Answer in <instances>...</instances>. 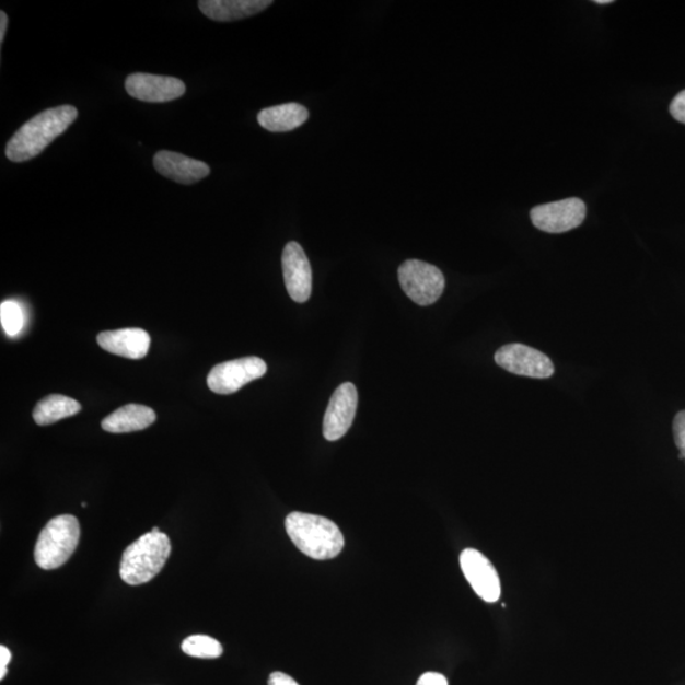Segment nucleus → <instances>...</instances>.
Returning <instances> with one entry per match:
<instances>
[{
	"label": "nucleus",
	"instance_id": "6ab92c4d",
	"mask_svg": "<svg viewBox=\"0 0 685 685\" xmlns=\"http://www.w3.org/2000/svg\"><path fill=\"white\" fill-rule=\"evenodd\" d=\"M182 651L198 659H217L222 655V645L213 637L194 635L182 642Z\"/></svg>",
	"mask_w": 685,
	"mask_h": 685
},
{
	"label": "nucleus",
	"instance_id": "0eeeda50",
	"mask_svg": "<svg viewBox=\"0 0 685 685\" xmlns=\"http://www.w3.org/2000/svg\"><path fill=\"white\" fill-rule=\"evenodd\" d=\"M585 217L587 206L576 197L539 205L531 210L532 224L549 234H561L577 229L583 224Z\"/></svg>",
	"mask_w": 685,
	"mask_h": 685
},
{
	"label": "nucleus",
	"instance_id": "393cba45",
	"mask_svg": "<svg viewBox=\"0 0 685 685\" xmlns=\"http://www.w3.org/2000/svg\"><path fill=\"white\" fill-rule=\"evenodd\" d=\"M11 659V651L5 647H0V680L4 678L7 674V665L10 664Z\"/></svg>",
	"mask_w": 685,
	"mask_h": 685
},
{
	"label": "nucleus",
	"instance_id": "bb28decb",
	"mask_svg": "<svg viewBox=\"0 0 685 685\" xmlns=\"http://www.w3.org/2000/svg\"><path fill=\"white\" fill-rule=\"evenodd\" d=\"M596 4H611L613 3L612 0H595Z\"/></svg>",
	"mask_w": 685,
	"mask_h": 685
},
{
	"label": "nucleus",
	"instance_id": "a211bd4d",
	"mask_svg": "<svg viewBox=\"0 0 685 685\" xmlns=\"http://www.w3.org/2000/svg\"><path fill=\"white\" fill-rule=\"evenodd\" d=\"M82 410V405L69 396L50 395L37 403L34 409V420L38 426H50L61 419L74 417Z\"/></svg>",
	"mask_w": 685,
	"mask_h": 685
},
{
	"label": "nucleus",
	"instance_id": "ddd939ff",
	"mask_svg": "<svg viewBox=\"0 0 685 685\" xmlns=\"http://www.w3.org/2000/svg\"><path fill=\"white\" fill-rule=\"evenodd\" d=\"M155 170L181 185H194L211 173L210 166L196 159L162 150L154 156Z\"/></svg>",
	"mask_w": 685,
	"mask_h": 685
},
{
	"label": "nucleus",
	"instance_id": "5701e85b",
	"mask_svg": "<svg viewBox=\"0 0 685 685\" xmlns=\"http://www.w3.org/2000/svg\"><path fill=\"white\" fill-rule=\"evenodd\" d=\"M417 685H449V681L440 673L429 672L420 676Z\"/></svg>",
	"mask_w": 685,
	"mask_h": 685
},
{
	"label": "nucleus",
	"instance_id": "423d86ee",
	"mask_svg": "<svg viewBox=\"0 0 685 685\" xmlns=\"http://www.w3.org/2000/svg\"><path fill=\"white\" fill-rule=\"evenodd\" d=\"M266 372L267 364L262 358H239V360L214 365L207 376V386L214 394L230 395L239 392L249 382L265 376Z\"/></svg>",
	"mask_w": 685,
	"mask_h": 685
},
{
	"label": "nucleus",
	"instance_id": "20e7f679",
	"mask_svg": "<svg viewBox=\"0 0 685 685\" xmlns=\"http://www.w3.org/2000/svg\"><path fill=\"white\" fill-rule=\"evenodd\" d=\"M81 538V527L74 515L53 518L39 533L35 561L44 570L59 569L74 554Z\"/></svg>",
	"mask_w": 685,
	"mask_h": 685
},
{
	"label": "nucleus",
	"instance_id": "412c9836",
	"mask_svg": "<svg viewBox=\"0 0 685 685\" xmlns=\"http://www.w3.org/2000/svg\"><path fill=\"white\" fill-rule=\"evenodd\" d=\"M673 433L676 448L681 451V457L685 460V410L676 414L673 421Z\"/></svg>",
	"mask_w": 685,
	"mask_h": 685
},
{
	"label": "nucleus",
	"instance_id": "39448f33",
	"mask_svg": "<svg viewBox=\"0 0 685 685\" xmlns=\"http://www.w3.org/2000/svg\"><path fill=\"white\" fill-rule=\"evenodd\" d=\"M399 282L406 297L420 306L434 304L442 297L445 287L442 270L418 259L403 263Z\"/></svg>",
	"mask_w": 685,
	"mask_h": 685
},
{
	"label": "nucleus",
	"instance_id": "4be33fe9",
	"mask_svg": "<svg viewBox=\"0 0 685 685\" xmlns=\"http://www.w3.org/2000/svg\"><path fill=\"white\" fill-rule=\"evenodd\" d=\"M671 114L676 119L685 125V91L675 95V98L671 105Z\"/></svg>",
	"mask_w": 685,
	"mask_h": 685
},
{
	"label": "nucleus",
	"instance_id": "dca6fc26",
	"mask_svg": "<svg viewBox=\"0 0 685 685\" xmlns=\"http://www.w3.org/2000/svg\"><path fill=\"white\" fill-rule=\"evenodd\" d=\"M156 420V414L149 406L129 404L115 410L102 421L103 430L108 433H131L147 429Z\"/></svg>",
	"mask_w": 685,
	"mask_h": 685
},
{
	"label": "nucleus",
	"instance_id": "f257e3e1",
	"mask_svg": "<svg viewBox=\"0 0 685 685\" xmlns=\"http://www.w3.org/2000/svg\"><path fill=\"white\" fill-rule=\"evenodd\" d=\"M77 117L78 109L69 105L46 109L32 117L8 141L7 158L14 163L31 161L66 132Z\"/></svg>",
	"mask_w": 685,
	"mask_h": 685
},
{
	"label": "nucleus",
	"instance_id": "9b49d317",
	"mask_svg": "<svg viewBox=\"0 0 685 685\" xmlns=\"http://www.w3.org/2000/svg\"><path fill=\"white\" fill-rule=\"evenodd\" d=\"M358 405V393L352 382L341 384L326 409L323 433L325 440L338 441L352 427Z\"/></svg>",
	"mask_w": 685,
	"mask_h": 685
},
{
	"label": "nucleus",
	"instance_id": "f8f14e48",
	"mask_svg": "<svg viewBox=\"0 0 685 685\" xmlns=\"http://www.w3.org/2000/svg\"><path fill=\"white\" fill-rule=\"evenodd\" d=\"M125 88L132 98L149 103L171 102L186 93V85L181 79L147 73L127 77Z\"/></svg>",
	"mask_w": 685,
	"mask_h": 685
},
{
	"label": "nucleus",
	"instance_id": "b1692460",
	"mask_svg": "<svg viewBox=\"0 0 685 685\" xmlns=\"http://www.w3.org/2000/svg\"><path fill=\"white\" fill-rule=\"evenodd\" d=\"M268 685H299L297 681L281 672L270 674Z\"/></svg>",
	"mask_w": 685,
	"mask_h": 685
},
{
	"label": "nucleus",
	"instance_id": "aec40b11",
	"mask_svg": "<svg viewBox=\"0 0 685 685\" xmlns=\"http://www.w3.org/2000/svg\"><path fill=\"white\" fill-rule=\"evenodd\" d=\"M0 322H2L3 329L7 336L15 337L23 329L25 325V316L21 306L15 301H4L0 305Z\"/></svg>",
	"mask_w": 685,
	"mask_h": 685
},
{
	"label": "nucleus",
	"instance_id": "f3484780",
	"mask_svg": "<svg viewBox=\"0 0 685 685\" xmlns=\"http://www.w3.org/2000/svg\"><path fill=\"white\" fill-rule=\"evenodd\" d=\"M307 118L309 111L304 106L299 103H287V105L262 109L258 123L263 129L270 132H287L304 125Z\"/></svg>",
	"mask_w": 685,
	"mask_h": 685
},
{
	"label": "nucleus",
	"instance_id": "2eb2a0df",
	"mask_svg": "<svg viewBox=\"0 0 685 685\" xmlns=\"http://www.w3.org/2000/svg\"><path fill=\"white\" fill-rule=\"evenodd\" d=\"M272 4L270 0H201L198 2L206 18L218 22L248 19Z\"/></svg>",
	"mask_w": 685,
	"mask_h": 685
},
{
	"label": "nucleus",
	"instance_id": "9d476101",
	"mask_svg": "<svg viewBox=\"0 0 685 685\" xmlns=\"http://www.w3.org/2000/svg\"><path fill=\"white\" fill-rule=\"evenodd\" d=\"M282 269L287 292L299 304H304L313 292V270L304 249L297 242L285 246Z\"/></svg>",
	"mask_w": 685,
	"mask_h": 685
},
{
	"label": "nucleus",
	"instance_id": "4468645a",
	"mask_svg": "<svg viewBox=\"0 0 685 685\" xmlns=\"http://www.w3.org/2000/svg\"><path fill=\"white\" fill-rule=\"evenodd\" d=\"M97 341L101 348L129 360H141L149 352V333L139 328L102 332Z\"/></svg>",
	"mask_w": 685,
	"mask_h": 685
},
{
	"label": "nucleus",
	"instance_id": "7ed1b4c3",
	"mask_svg": "<svg viewBox=\"0 0 685 685\" xmlns=\"http://www.w3.org/2000/svg\"><path fill=\"white\" fill-rule=\"evenodd\" d=\"M171 552L170 537L164 533H146L125 549L119 577L129 585L146 584L163 570Z\"/></svg>",
	"mask_w": 685,
	"mask_h": 685
},
{
	"label": "nucleus",
	"instance_id": "6e6552de",
	"mask_svg": "<svg viewBox=\"0 0 685 685\" xmlns=\"http://www.w3.org/2000/svg\"><path fill=\"white\" fill-rule=\"evenodd\" d=\"M496 362L508 372L531 379H548L555 373V365L539 350L512 342L497 350Z\"/></svg>",
	"mask_w": 685,
	"mask_h": 685
},
{
	"label": "nucleus",
	"instance_id": "a878e982",
	"mask_svg": "<svg viewBox=\"0 0 685 685\" xmlns=\"http://www.w3.org/2000/svg\"><path fill=\"white\" fill-rule=\"evenodd\" d=\"M0 20H2V23H0V43L3 44L8 26V15L5 12L2 11V13H0Z\"/></svg>",
	"mask_w": 685,
	"mask_h": 685
},
{
	"label": "nucleus",
	"instance_id": "1a4fd4ad",
	"mask_svg": "<svg viewBox=\"0 0 685 685\" xmlns=\"http://www.w3.org/2000/svg\"><path fill=\"white\" fill-rule=\"evenodd\" d=\"M460 565L469 585L488 603L500 599V579L488 557L475 548H466L460 556Z\"/></svg>",
	"mask_w": 685,
	"mask_h": 685
},
{
	"label": "nucleus",
	"instance_id": "cd10ccee",
	"mask_svg": "<svg viewBox=\"0 0 685 685\" xmlns=\"http://www.w3.org/2000/svg\"><path fill=\"white\" fill-rule=\"evenodd\" d=\"M151 532L159 533V532H161V530H159V527H154L153 530H151Z\"/></svg>",
	"mask_w": 685,
	"mask_h": 685
},
{
	"label": "nucleus",
	"instance_id": "f03ea898",
	"mask_svg": "<svg viewBox=\"0 0 685 685\" xmlns=\"http://www.w3.org/2000/svg\"><path fill=\"white\" fill-rule=\"evenodd\" d=\"M287 535L302 554L314 560H330L345 547V537L328 518L293 512L286 518Z\"/></svg>",
	"mask_w": 685,
	"mask_h": 685
}]
</instances>
